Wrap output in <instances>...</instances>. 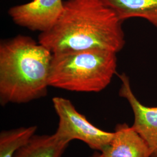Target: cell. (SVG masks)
<instances>
[{"mask_svg": "<svg viewBox=\"0 0 157 157\" xmlns=\"http://www.w3.org/2000/svg\"><path fill=\"white\" fill-rule=\"evenodd\" d=\"M121 22L101 0H67L56 22L39 42L52 54L90 49L118 53L125 39Z\"/></svg>", "mask_w": 157, "mask_h": 157, "instance_id": "6da1fadb", "label": "cell"}, {"mask_svg": "<svg viewBox=\"0 0 157 157\" xmlns=\"http://www.w3.org/2000/svg\"><path fill=\"white\" fill-rule=\"evenodd\" d=\"M52 53L32 38L18 35L0 44V104H25L48 93Z\"/></svg>", "mask_w": 157, "mask_h": 157, "instance_id": "7a4b0ae2", "label": "cell"}, {"mask_svg": "<svg viewBox=\"0 0 157 157\" xmlns=\"http://www.w3.org/2000/svg\"><path fill=\"white\" fill-rule=\"evenodd\" d=\"M117 54L101 49L52 54L49 85L71 91L100 92L117 73Z\"/></svg>", "mask_w": 157, "mask_h": 157, "instance_id": "3957f363", "label": "cell"}, {"mask_svg": "<svg viewBox=\"0 0 157 157\" xmlns=\"http://www.w3.org/2000/svg\"><path fill=\"white\" fill-rule=\"evenodd\" d=\"M52 101L59 119L56 132L59 136L69 141H82L96 151L101 152L109 144L113 133L102 130L90 123L69 100L56 97Z\"/></svg>", "mask_w": 157, "mask_h": 157, "instance_id": "277c9868", "label": "cell"}, {"mask_svg": "<svg viewBox=\"0 0 157 157\" xmlns=\"http://www.w3.org/2000/svg\"><path fill=\"white\" fill-rule=\"evenodd\" d=\"M63 9L62 0H33L12 6L8 13L17 25L42 33L54 25Z\"/></svg>", "mask_w": 157, "mask_h": 157, "instance_id": "5b68a950", "label": "cell"}, {"mask_svg": "<svg viewBox=\"0 0 157 157\" xmlns=\"http://www.w3.org/2000/svg\"><path fill=\"white\" fill-rule=\"evenodd\" d=\"M118 76L122 82L119 95L129 102L134 114L132 127L146 141L151 157H157V106L147 107L141 104L132 91L129 76L124 73Z\"/></svg>", "mask_w": 157, "mask_h": 157, "instance_id": "8992f818", "label": "cell"}, {"mask_svg": "<svg viewBox=\"0 0 157 157\" xmlns=\"http://www.w3.org/2000/svg\"><path fill=\"white\" fill-rule=\"evenodd\" d=\"M109 144L100 152L101 157H151L149 147L132 126L118 124Z\"/></svg>", "mask_w": 157, "mask_h": 157, "instance_id": "52a82bcc", "label": "cell"}, {"mask_svg": "<svg viewBox=\"0 0 157 157\" xmlns=\"http://www.w3.org/2000/svg\"><path fill=\"white\" fill-rule=\"evenodd\" d=\"M70 142L56 133L51 135L35 134L13 157H62Z\"/></svg>", "mask_w": 157, "mask_h": 157, "instance_id": "ba28073f", "label": "cell"}, {"mask_svg": "<svg viewBox=\"0 0 157 157\" xmlns=\"http://www.w3.org/2000/svg\"><path fill=\"white\" fill-rule=\"evenodd\" d=\"M121 21L140 17L157 28V0H101Z\"/></svg>", "mask_w": 157, "mask_h": 157, "instance_id": "9c48e42d", "label": "cell"}, {"mask_svg": "<svg viewBox=\"0 0 157 157\" xmlns=\"http://www.w3.org/2000/svg\"><path fill=\"white\" fill-rule=\"evenodd\" d=\"M37 126L4 130L0 133V157H13L16 152L36 134Z\"/></svg>", "mask_w": 157, "mask_h": 157, "instance_id": "30bf717a", "label": "cell"}, {"mask_svg": "<svg viewBox=\"0 0 157 157\" xmlns=\"http://www.w3.org/2000/svg\"><path fill=\"white\" fill-rule=\"evenodd\" d=\"M89 157H101L100 155V152L99 151H95L93 155Z\"/></svg>", "mask_w": 157, "mask_h": 157, "instance_id": "8fae6325", "label": "cell"}]
</instances>
